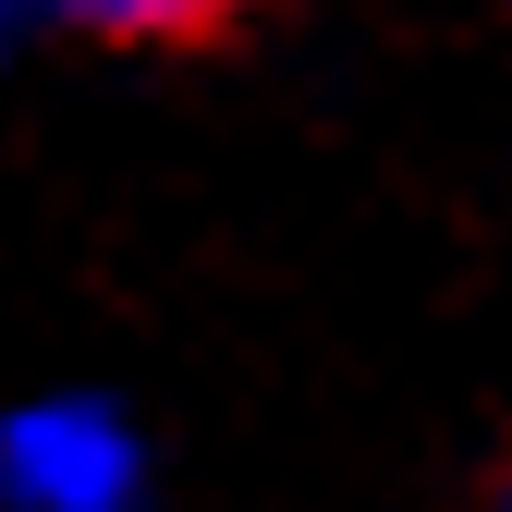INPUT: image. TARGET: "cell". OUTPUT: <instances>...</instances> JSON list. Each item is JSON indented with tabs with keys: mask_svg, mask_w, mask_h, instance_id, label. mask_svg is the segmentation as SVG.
Masks as SVG:
<instances>
[{
	"mask_svg": "<svg viewBox=\"0 0 512 512\" xmlns=\"http://www.w3.org/2000/svg\"><path fill=\"white\" fill-rule=\"evenodd\" d=\"M37 13H61V25H86V37H208V25H232L244 0H37Z\"/></svg>",
	"mask_w": 512,
	"mask_h": 512,
	"instance_id": "obj_2",
	"label": "cell"
},
{
	"mask_svg": "<svg viewBox=\"0 0 512 512\" xmlns=\"http://www.w3.org/2000/svg\"><path fill=\"white\" fill-rule=\"evenodd\" d=\"M147 464H135V427L110 403L61 391V403H25L0 427V500L13 512H135Z\"/></svg>",
	"mask_w": 512,
	"mask_h": 512,
	"instance_id": "obj_1",
	"label": "cell"
}]
</instances>
